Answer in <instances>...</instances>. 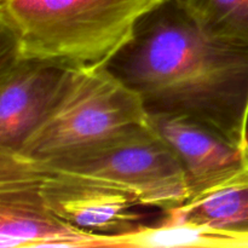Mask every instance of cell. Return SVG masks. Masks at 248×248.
<instances>
[{
	"label": "cell",
	"instance_id": "obj_1",
	"mask_svg": "<svg viewBox=\"0 0 248 248\" xmlns=\"http://www.w3.org/2000/svg\"><path fill=\"white\" fill-rule=\"evenodd\" d=\"M106 68L148 115L186 116L248 145V47L210 35L176 0L150 10Z\"/></svg>",
	"mask_w": 248,
	"mask_h": 248
},
{
	"label": "cell",
	"instance_id": "obj_2",
	"mask_svg": "<svg viewBox=\"0 0 248 248\" xmlns=\"http://www.w3.org/2000/svg\"><path fill=\"white\" fill-rule=\"evenodd\" d=\"M161 0H0L1 50L73 68L106 67Z\"/></svg>",
	"mask_w": 248,
	"mask_h": 248
},
{
	"label": "cell",
	"instance_id": "obj_3",
	"mask_svg": "<svg viewBox=\"0 0 248 248\" xmlns=\"http://www.w3.org/2000/svg\"><path fill=\"white\" fill-rule=\"evenodd\" d=\"M26 161L41 170L125 191L140 206L160 208L165 213L181 207L189 198L181 161L149 123L41 161Z\"/></svg>",
	"mask_w": 248,
	"mask_h": 248
},
{
	"label": "cell",
	"instance_id": "obj_4",
	"mask_svg": "<svg viewBox=\"0 0 248 248\" xmlns=\"http://www.w3.org/2000/svg\"><path fill=\"white\" fill-rule=\"evenodd\" d=\"M145 124L140 96L110 70L72 68L41 123L12 155L41 161Z\"/></svg>",
	"mask_w": 248,
	"mask_h": 248
},
{
	"label": "cell",
	"instance_id": "obj_5",
	"mask_svg": "<svg viewBox=\"0 0 248 248\" xmlns=\"http://www.w3.org/2000/svg\"><path fill=\"white\" fill-rule=\"evenodd\" d=\"M103 235L77 229L51 212L21 157L0 153V247H102Z\"/></svg>",
	"mask_w": 248,
	"mask_h": 248
},
{
	"label": "cell",
	"instance_id": "obj_6",
	"mask_svg": "<svg viewBox=\"0 0 248 248\" xmlns=\"http://www.w3.org/2000/svg\"><path fill=\"white\" fill-rule=\"evenodd\" d=\"M22 160L31 171L46 207L72 227L103 236L140 227V215L135 210L140 203L130 194L73 174L41 170Z\"/></svg>",
	"mask_w": 248,
	"mask_h": 248
},
{
	"label": "cell",
	"instance_id": "obj_7",
	"mask_svg": "<svg viewBox=\"0 0 248 248\" xmlns=\"http://www.w3.org/2000/svg\"><path fill=\"white\" fill-rule=\"evenodd\" d=\"M73 67L1 50L0 153L16 154L41 123Z\"/></svg>",
	"mask_w": 248,
	"mask_h": 248
},
{
	"label": "cell",
	"instance_id": "obj_8",
	"mask_svg": "<svg viewBox=\"0 0 248 248\" xmlns=\"http://www.w3.org/2000/svg\"><path fill=\"white\" fill-rule=\"evenodd\" d=\"M148 123L181 161L188 182V199L248 170V145L232 142L205 124L167 114L148 115Z\"/></svg>",
	"mask_w": 248,
	"mask_h": 248
},
{
	"label": "cell",
	"instance_id": "obj_9",
	"mask_svg": "<svg viewBox=\"0 0 248 248\" xmlns=\"http://www.w3.org/2000/svg\"><path fill=\"white\" fill-rule=\"evenodd\" d=\"M248 237L207 224L170 217L154 227H140L130 232L106 236L102 247H247Z\"/></svg>",
	"mask_w": 248,
	"mask_h": 248
},
{
	"label": "cell",
	"instance_id": "obj_10",
	"mask_svg": "<svg viewBox=\"0 0 248 248\" xmlns=\"http://www.w3.org/2000/svg\"><path fill=\"white\" fill-rule=\"evenodd\" d=\"M166 215L248 237V170L188 199Z\"/></svg>",
	"mask_w": 248,
	"mask_h": 248
},
{
	"label": "cell",
	"instance_id": "obj_11",
	"mask_svg": "<svg viewBox=\"0 0 248 248\" xmlns=\"http://www.w3.org/2000/svg\"><path fill=\"white\" fill-rule=\"evenodd\" d=\"M205 31L248 47V0H176Z\"/></svg>",
	"mask_w": 248,
	"mask_h": 248
}]
</instances>
